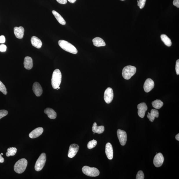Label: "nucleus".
<instances>
[{
  "label": "nucleus",
  "instance_id": "27",
  "mask_svg": "<svg viewBox=\"0 0 179 179\" xmlns=\"http://www.w3.org/2000/svg\"><path fill=\"white\" fill-rule=\"evenodd\" d=\"M97 141L95 140H92L90 141L87 145V147L89 149H92L97 145Z\"/></svg>",
  "mask_w": 179,
  "mask_h": 179
},
{
  "label": "nucleus",
  "instance_id": "15",
  "mask_svg": "<svg viewBox=\"0 0 179 179\" xmlns=\"http://www.w3.org/2000/svg\"><path fill=\"white\" fill-rule=\"evenodd\" d=\"M43 131V128L42 127L36 128L30 133L29 137L31 138H36L42 134Z\"/></svg>",
  "mask_w": 179,
  "mask_h": 179
},
{
  "label": "nucleus",
  "instance_id": "36",
  "mask_svg": "<svg viewBox=\"0 0 179 179\" xmlns=\"http://www.w3.org/2000/svg\"><path fill=\"white\" fill-rule=\"evenodd\" d=\"M57 2L61 4H65L67 3V0H56Z\"/></svg>",
  "mask_w": 179,
  "mask_h": 179
},
{
  "label": "nucleus",
  "instance_id": "4",
  "mask_svg": "<svg viewBox=\"0 0 179 179\" xmlns=\"http://www.w3.org/2000/svg\"><path fill=\"white\" fill-rule=\"evenodd\" d=\"M27 160L21 159L16 162L14 166V170L18 173H22L25 171L27 166Z\"/></svg>",
  "mask_w": 179,
  "mask_h": 179
},
{
  "label": "nucleus",
  "instance_id": "26",
  "mask_svg": "<svg viewBox=\"0 0 179 179\" xmlns=\"http://www.w3.org/2000/svg\"><path fill=\"white\" fill-rule=\"evenodd\" d=\"M17 152V149L15 147H10L8 149L7 152L6 154L7 157L14 156Z\"/></svg>",
  "mask_w": 179,
  "mask_h": 179
},
{
  "label": "nucleus",
  "instance_id": "8",
  "mask_svg": "<svg viewBox=\"0 0 179 179\" xmlns=\"http://www.w3.org/2000/svg\"><path fill=\"white\" fill-rule=\"evenodd\" d=\"M114 98V92L112 88H107L105 90L104 95V99L107 104H109L113 100Z\"/></svg>",
  "mask_w": 179,
  "mask_h": 179
},
{
  "label": "nucleus",
  "instance_id": "24",
  "mask_svg": "<svg viewBox=\"0 0 179 179\" xmlns=\"http://www.w3.org/2000/svg\"><path fill=\"white\" fill-rule=\"evenodd\" d=\"M161 40L167 46L170 47L172 43L170 39L165 34H162L160 36Z\"/></svg>",
  "mask_w": 179,
  "mask_h": 179
},
{
  "label": "nucleus",
  "instance_id": "2",
  "mask_svg": "<svg viewBox=\"0 0 179 179\" xmlns=\"http://www.w3.org/2000/svg\"><path fill=\"white\" fill-rule=\"evenodd\" d=\"M62 75L60 70L58 69L54 70L53 73L52 85L53 88L57 89L59 86L61 82Z\"/></svg>",
  "mask_w": 179,
  "mask_h": 179
},
{
  "label": "nucleus",
  "instance_id": "17",
  "mask_svg": "<svg viewBox=\"0 0 179 179\" xmlns=\"http://www.w3.org/2000/svg\"><path fill=\"white\" fill-rule=\"evenodd\" d=\"M24 67L28 70L31 69L33 67V60L31 57L26 56L24 59Z\"/></svg>",
  "mask_w": 179,
  "mask_h": 179
},
{
  "label": "nucleus",
  "instance_id": "41",
  "mask_svg": "<svg viewBox=\"0 0 179 179\" xmlns=\"http://www.w3.org/2000/svg\"><path fill=\"white\" fill-rule=\"evenodd\" d=\"M1 155H3V153H2L1 154Z\"/></svg>",
  "mask_w": 179,
  "mask_h": 179
},
{
  "label": "nucleus",
  "instance_id": "12",
  "mask_svg": "<svg viewBox=\"0 0 179 179\" xmlns=\"http://www.w3.org/2000/svg\"><path fill=\"white\" fill-rule=\"evenodd\" d=\"M154 82L152 79L150 78L147 79L144 85L145 91L147 93L149 92L154 88Z\"/></svg>",
  "mask_w": 179,
  "mask_h": 179
},
{
  "label": "nucleus",
  "instance_id": "21",
  "mask_svg": "<svg viewBox=\"0 0 179 179\" xmlns=\"http://www.w3.org/2000/svg\"><path fill=\"white\" fill-rule=\"evenodd\" d=\"M44 112L50 119H54L56 118L57 114L53 109L47 108L45 110Z\"/></svg>",
  "mask_w": 179,
  "mask_h": 179
},
{
  "label": "nucleus",
  "instance_id": "38",
  "mask_svg": "<svg viewBox=\"0 0 179 179\" xmlns=\"http://www.w3.org/2000/svg\"><path fill=\"white\" fill-rule=\"evenodd\" d=\"M69 2L71 3H74L76 1V0H68Z\"/></svg>",
  "mask_w": 179,
  "mask_h": 179
},
{
  "label": "nucleus",
  "instance_id": "34",
  "mask_svg": "<svg viewBox=\"0 0 179 179\" xmlns=\"http://www.w3.org/2000/svg\"><path fill=\"white\" fill-rule=\"evenodd\" d=\"M173 4L177 8H179V0H174Z\"/></svg>",
  "mask_w": 179,
  "mask_h": 179
},
{
  "label": "nucleus",
  "instance_id": "18",
  "mask_svg": "<svg viewBox=\"0 0 179 179\" xmlns=\"http://www.w3.org/2000/svg\"><path fill=\"white\" fill-rule=\"evenodd\" d=\"M31 43L32 45L34 47L40 49L42 46V41L39 39L36 36H33L31 39Z\"/></svg>",
  "mask_w": 179,
  "mask_h": 179
},
{
  "label": "nucleus",
  "instance_id": "9",
  "mask_svg": "<svg viewBox=\"0 0 179 179\" xmlns=\"http://www.w3.org/2000/svg\"><path fill=\"white\" fill-rule=\"evenodd\" d=\"M164 160V157L161 153L157 154L154 159V164L156 167H160L163 163Z\"/></svg>",
  "mask_w": 179,
  "mask_h": 179
},
{
  "label": "nucleus",
  "instance_id": "28",
  "mask_svg": "<svg viewBox=\"0 0 179 179\" xmlns=\"http://www.w3.org/2000/svg\"><path fill=\"white\" fill-rule=\"evenodd\" d=\"M0 91L4 95H6L7 94V91L6 86L1 81H0Z\"/></svg>",
  "mask_w": 179,
  "mask_h": 179
},
{
  "label": "nucleus",
  "instance_id": "40",
  "mask_svg": "<svg viewBox=\"0 0 179 179\" xmlns=\"http://www.w3.org/2000/svg\"><path fill=\"white\" fill-rule=\"evenodd\" d=\"M60 88L59 87H58V88H57V89H59Z\"/></svg>",
  "mask_w": 179,
  "mask_h": 179
},
{
  "label": "nucleus",
  "instance_id": "14",
  "mask_svg": "<svg viewBox=\"0 0 179 179\" xmlns=\"http://www.w3.org/2000/svg\"><path fill=\"white\" fill-rule=\"evenodd\" d=\"M33 90L37 97H40L43 93V89L40 84L37 82L34 83L33 86Z\"/></svg>",
  "mask_w": 179,
  "mask_h": 179
},
{
  "label": "nucleus",
  "instance_id": "37",
  "mask_svg": "<svg viewBox=\"0 0 179 179\" xmlns=\"http://www.w3.org/2000/svg\"><path fill=\"white\" fill-rule=\"evenodd\" d=\"M4 161V159L3 157L0 154V162L3 163Z\"/></svg>",
  "mask_w": 179,
  "mask_h": 179
},
{
  "label": "nucleus",
  "instance_id": "33",
  "mask_svg": "<svg viewBox=\"0 0 179 179\" xmlns=\"http://www.w3.org/2000/svg\"><path fill=\"white\" fill-rule=\"evenodd\" d=\"M7 47L6 45L4 44L0 45V52H5L6 51Z\"/></svg>",
  "mask_w": 179,
  "mask_h": 179
},
{
  "label": "nucleus",
  "instance_id": "23",
  "mask_svg": "<svg viewBox=\"0 0 179 179\" xmlns=\"http://www.w3.org/2000/svg\"><path fill=\"white\" fill-rule=\"evenodd\" d=\"M52 13L60 24L63 25H65L66 24L65 20L59 13L55 10H53Z\"/></svg>",
  "mask_w": 179,
  "mask_h": 179
},
{
  "label": "nucleus",
  "instance_id": "5",
  "mask_svg": "<svg viewBox=\"0 0 179 179\" xmlns=\"http://www.w3.org/2000/svg\"><path fill=\"white\" fill-rule=\"evenodd\" d=\"M83 173L86 175L91 177H96L99 175L100 171L95 167L85 166L82 169Z\"/></svg>",
  "mask_w": 179,
  "mask_h": 179
},
{
  "label": "nucleus",
  "instance_id": "1",
  "mask_svg": "<svg viewBox=\"0 0 179 179\" xmlns=\"http://www.w3.org/2000/svg\"><path fill=\"white\" fill-rule=\"evenodd\" d=\"M58 43L59 46L65 51L74 54L77 53L78 50L76 48L67 41L60 40L59 41Z\"/></svg>",
  "mask_w": 179,
  "mask_h": 179
},
{
  "label": "nucleus",
  "instance_id": "29",
  "mask_svg": "<svg viewBox=\"0 0 179 179\" xmlns=\"http://www.w3.org/2000/svg\"><path fill=\"white\" fill-rule=\"evenodd\" d=\"M146 0H139V1H137L138 6L139 7L140 9H142L144 8L145 6Z\"/></svg>",
  "mask_w": 179,
  "mask_h": 179
},
{
  "label": "nucleus",
  "instance_id": "35",
  "mask_svg": "<svg viewBox=\"0 0 179 179\" xmlns=\"http://www.w3.org/2000/svg\"><path fill=\"white\" fill-rule=\"evenodd\" d=\"M6 42V38L4 36H0V43H4Z\"/></svg>",
  "mask_w": 179,
  "mask_h": 179
},
{
  "label": "nucleus",
  "instance_id": "22",
  "mask_svg": "<svg viewBox=\"0 0 179 179\" xmlns=\"http://www.w3.org/2000/svg\"><path fill=\"white\" fill-rule=\"evenodd\" d=\"M92 129L93 132L100 134L104 132L105 127L104 126L102 125L98 126L97 123H94L93 124Z\"/></svg>",
  "mask_w": 179,
  "mask_h": 179
},
{
  "label": "nucleus",
  "instance_id": "3",
  "mask_svg": "<svg viewBox=\"0 0 179 179\" xmlns=\"http://www.w3.org/2000/svg\"><path fill=\"white\" fill-rule=\"evenodd\" d=\"M136 68L135 66L128 65L123 68L122 75L125 79L129 80L134 76L136 72Z\"/></svg>",
  "mask_w": 179,
  "mask_h": 179
},
{
  "label": "nucleus",
  "instance_id": "10",
  "mask_svg": "<svg viewBox=\"0 0 179 179\" xmlns=\"http://www.w3.org/2000/svg\"><path fill=\"white\" fill-rule=\"evenodd\" d=\"M79 147L77 144H72L71 145L69 150L68 156L69 158H72L76 155L79 150Z\"/></svg>",
  "mask_w": 179,
  "mask_h": 179
},
{
  "label": "nucleus",
  "instance_id": "39",
  "mask_svg": "<svg viewBox=\"0 0 179 179\" xmlns=\"http://www.w3.org/2000/svg\"><path fill=\"white\" fill-rule=\"evenodd\" d=\"M176 139L178 141H179V134H177L176 136Z\"/></svg>",
  "mask_w": 179,
  "mask_h": 179
},
{
  "label": "nucleus",
  "instance_id": "42",
  "mask_svg": "<svg viewBox=\"0 0 179 179\" xmlns=\"http://www.w3.org/2000/svg\"><path fill=\"white\" fill-rule=\"evenodd\" d=\"M121 1H125V0H121Z\"/></svg>",
  "mask_w": 179,
  "mask_h": 179
},
{
  "label": "nucleus",
  "instance_id": "7",
  "mask_svg": "<svg viewBox=\"0 0 179 179\" xmlns=\"http://www.w3.org/2000/svg\"><path fill=\"white\" fill-rule=\"evenodd\" d=\"M117 135L119 141L121 145L124 146L127 143V133L125 131L120 129L117 130Z\"/></svg>",
  "mask_w": 179,
  "mask_h": 179
},
{
  "label": "nucleus",
  "instance_id": "19",
  "mask_svg": "<svg viewBox=\"0 0 179 179\" xmlns=\"http://www.w3.org/2000/svg\"><path fill=\"white\" fill-rule=\"evenodd\" d=\"M159 116V112L158 110L155 109H152L151 110V113H148L147 114L148 118L151 122H153L154 121L155 118H158Z\"/></svg>",
  "mask_w": 179,
  "mask_h": 179
},
{
  "label": "nucleus",
  "instance_id": "11",
  "mask_svg": "<svg viewBox=\"0 0 179 179\" xmlns=\"http://www.w3.org/2000/svg\"><path fill=\"white\" fill-rule=\"evenodd\" d=\"M137 109H138V114L139 117L141 118H143L145 115V113L148 107L145 103H140L137 105Z\"/></svg>",
  "mask_w": 179,
  "mask_h": 179
},
{
  "label": "nucleus",
  "instance_id": "31",
  "mask_svg": "<svg viewBox=\"0 0 179 179\" xmlns=\"http://www.w3.org/2000/svg\"><path fill=\"white\" fill-rule=\"evenodd\" d=\"M8 114V111L5 110H0V119L3 117L7 115Z\"/></svg>",
  "mask_w": 179,
  "mask_h": 179
},
{
  "label": "nucleus",
  "instance_id": "13",
  "mask_svg": "<svg viewBox=\"0 0 179 179\" xmlns=\"http://www.w3.org/2000/svg\"><path fill=\"white\" fill-rule=\"evenodd\" d=\"M105 152L109 160H111L113 158V149L112 144L107 143L105 146Z\"/></svg>",
  "mask_w": 179,
  "mask_h": 179
},
{
  "label": "nucleus",
  "instance_id": "30",
  "mask_svg": "<svg viewBox=\"0 0 179 179\" xmlns=\"http://www.w3.org/2000/svg\"><path fill=\"white\" fill-rule=\"evenodd\" d=\"M144 175L143 171H139L137 174L136 176V179H144Z\"/></svg>",
  "mask_w": 179,
  "mask_h": 179
},
{
  "label": "nucleus",
  "instance_id": "32",
  "mask_svg": "<svg viewBox=\"0 0 179 179\" xmlns=\"http://www.w3.org/2000/svg\"><path fill=\"white\" fill-rule=\"evenodd\" d=\"M176 70L177 75L179 74V60H177L176 63Z\"/></svg>",
  "mask_w": 179,
  "mask_h": 179
},
{
  "label": "nucleus",
  "instance_id": "25",
  "mask_svg": "<svg viewBox=\"0 0 179 179\" xmlns=\"http://www.w3.org/2000/svg\"><path fill=\"white\" fill-rule=\"evenodd\" d=\"M153 107L154 108L157 109H159L163 105L164 103L161 100H156L154 101L152 103Z\"/></svg>",
  "mask_w": 179,
  "mask_h": 179
},
{
  "label": "nucleus",
  "instance_id": "20",
  "mask_svg": "<svg viewBox=\"0 0 179 179\" xmlns=\"http://www.w3.org/2000/svg\"><path fill=\"white\" fill-rule=\"evenodd\" d=\"M93 43L96 47H100L105 46L106 44L104 40L99 37H96L93 40Z\"/></svg>",
  "mask_w": 179,
  "mask_h": 179
},
{
  "label": "nucleus",
  "instance_id": "16",
  "mask_svg": "<svg viewBox=\"0 0 179 179\" xmlns=\"http://www.w3.org/2000/svg\"><path fill=\"white\" fill-rule=\"evenodd\" d=\"M14 32L16 37L19 39H21L23 37L24 29L23 27L20 26L15 27L14 28Z\"/></svg>",
  "mask_w": 179,
  "mask_h": 179
},
{
  "label": "nucleus",
  "instance_id": "6",
  "mask_svg": "<svg viewBox=\"0 0 179 179\" xmlns=\"http://www.w3.org/2000/svg\"><path fill=\"white\" fill-rule=\"evenodd\" d=\"M46 161V156L45 153H42L39 157L36 163L35 168L36 171H40L45 166Z\"/></svg>",
  "mask_w": 179,
  "mask_h": 179
}]
</instances>
